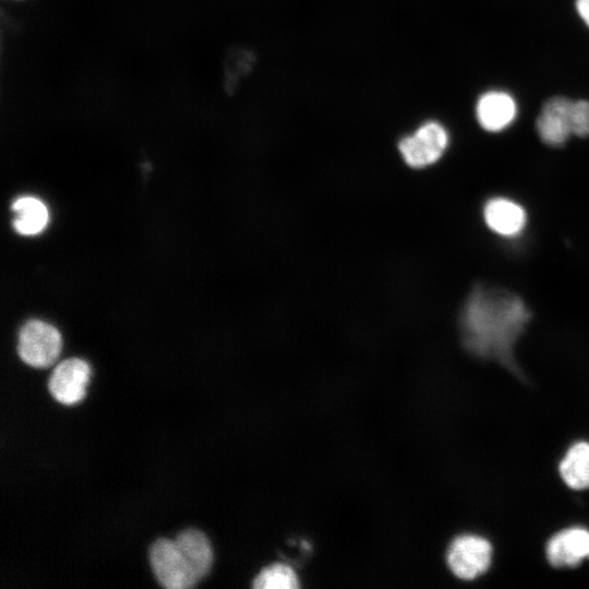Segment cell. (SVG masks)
Returning a JSON list of instances; mask_svg holds the SVG:
<instances>
[{"label": "cell", "instance_id": "1", "mask_svg": "<svg viewBox=\"0 0 589 589\" xmlns=\"http://www.w3.org/2000/svg\"><path fill=\"white\" fill-rule=\"evenodd\" d=\"M529 318L528 308L516 294L477 285L459 318L464 346L470 353L496 361L522 380L514 346Z\"/></svg>", "mask_w": 589, "mask_h": 589}, {"label": "cell", "instance_id": "9", "mask_svg": "<svg viewBox=\"0 0 589 589\" xmlns=\"http://www.w3.org/2000/svg\"><path fill=\"white\" fill-rule=\"evenodd\" d=\"M517 107L514 98L504 92L492 91L483 94L476 107L480 125L490 132L507 128L515 119Z\"/></svg>", "mask_w": 589, "mask_h": 589}, {"label": "cell", "instance_id": "7", "mask_svg": "<svg viewBox=\"0 0 589 589\" xmlns=\"http://www.w3.org/2000/svg\"><path fill=\"white\" fill-rule=\"evenodd\" d=\"M546 556L555 567H575L589 557V531L573 527L554 534L546 545Z\"/></svg>", "mask_w": 589, "mask_h": 589}, {"label": "cell", "instance_id": "12", "mask_svg": "<svg viewBox=\"0 0 589 589\" xmlns=\"http://www.w3.org/2000/svg\"><path fill=\"white\" fill-rule=\"evenodd\" d=\"M560 474L572 489L589 488V443L574 444L560 464Z\"/></svg>", "mask_w": 589, "mask_h": 589}, {"label": "cell", "instance_id": "6", "mask_svg": "<svg viewBox=\"0 0 589 589\" xmlns=\"http://www.w3.org/2000/svg\"><path fill=\"white\" fill-rule=\"evenodd\" d=\"M89 377L91 366L86 361L69 358L53 368L48 390L58 402L72 406L84 398Z\"/></svg>", "mask_w": 589, "mask_h": 589}, {"label": "cell", "instance_id": "2", "mask_svg": "<svg viewBox=\"0 0 589 589\" xmlns=\"http://www.w3.org/2000/svg\"><path fill=\"white\" fill-rule=\"evenodd\" d=\"M149 562L157 581L167 589H188L199 582L213 562L207 537L187 529L176 539H158L149 549Z\"/></svg>", "mask_w": 589, "mask_h": 589}, {"label": "cell", "instance_id": "11", "mask_svg": "<svg viewBox=\"0 0 589 589\" xmlns=\"http://www.w3.org/2000/svg\"><path fill=\"white\" fill-rule=\"evenodd\" d=\"M14 214L13 227L23 236L40 233L47 226L49 215L46 205L33 196H21L11 206Z\"/></svg>", "mask_w": 589, "mask_h": 589}, {"label": "cell", "instance_id": "5", "mask_svg": "<svg viewBox=\"0 0 589 589\" xmlns=\"http://www.w3.org/2000/svg\"><path fill=\"white\" fill-rule=\"evenodd\" d=\"M491 556L492 546L488 540L473 534H462L452 542L447 563L454 575L470 580L486 572Z\"/></svg>", "mask_w": 589, "mask_h": 589}, {"label": "cell", "instance_id": "13", "mask_svg": "<svg viewBox=\"0 0 589 589\" xmlns=\"http://www.w3.org/2000/svg\"><path fill=\"white\" fill-rule=\"evenodd\" d=\"M256 589H294L299 587L294 570L285 564H274L264 568L254 579Z\"/></svg>", "mask_w": 589, "mask_h": 589}, {"label": "cell", "instance_id": "8", "mask_svg": "<svg viewBox=\"0 0 589 589\" xmlns=\"http://www.w3.org/2000/svg\"><path fill=\"white\" fill-rule=\"evenodd\" d=\"M573 101L566 97L549 99L537 119V131L541 140L551 146L563 145L570 135V110Z\"/></svg>", "mask_w": 589, "mask_h": 589}, {"label": "cell", "instance_id": "15", "mask_svg": "<svg viewBox=\"0 0 589 589\" xmlns=\"http://www.w3.org/2000/svg\"><path fill=\"white\" fill-rule=\"evenodd\" d=\"M576 9L582 21L589 26V0H576Z\"/></svg>", "mask_w": 589, "mask_h": 589}, {"label": "cell", "instance_id": "14", "mask_svg": "<svg viewBox=\"0 0 589 589\" xmlns=\"http://www.w3.org/2000/svg\"><path fill=\"white\" fill-rule=\"evenodd\" d=\"M570 127L573 135L589 136V101H573L570 110Z\"/></svg>", "mask_w": 589, "mask_h": 589}, {"label": "cell", "instance_id": "10", "mask_svg": "<svg viewBox=\"0 0 589 589\" xmlns=\"http://www.w3.org/2000/svg\"><path fill=\"white\" fill-rule=\"evenodd\" d=\"M483 217L492 231L505 237L519 233L526 225L525 209L504 197L489 200L483 208Z\"/></svg>", "mask_w": 589, "mask_h": 589}, {"label": "cell", "instance_id": "3", "mask_svg": "<svg viewBox=\"0 0 589 589\" xmlns=\"http://www.w3.org/2000/svg\"><path fill=\"white\" fill-rule=\"evenodd\" d=\"M449 144L446 128L435 120H426L411 133L400 137L397 147L404 161L411 168H424L435 164Z\"/></svg>", "mask_w": 589, "mask_h": 589}, {"label": "cell", "instance_id": "4", "mask_svg": "<svg viewBox=\"0 0 589 589\" xmlns=\"http://www.w3.org/2000/svg\"><path fill=\"white\" fill-rule=\"evenodd\" d=\"M62 339L59 330L40 320L26 322L19 333L17 353L33 368H47L59 357Z\"/></svg>", "mask_w": 589, "mask_h": 589}]
</instances>
